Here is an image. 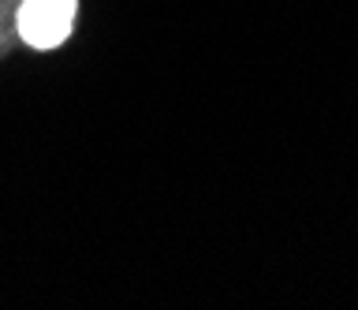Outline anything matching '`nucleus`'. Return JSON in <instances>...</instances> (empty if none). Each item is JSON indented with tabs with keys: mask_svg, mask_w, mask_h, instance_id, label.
I'll return each instance as SVG.
<instances>
[{
	"mask_svg": "<svg viewBox=\"0 0 358 310\" xmlns=\"http://www.w3.org/2000/svg\"><path fill=\"white\" fill-rule=\"evenodd\" d=\"M75 27V0H22L19 34L30 49H60Z\"/></svg>",
	"mask_w": 358,
	"mask_h": 310,
	"instance_id": "1",
	"label": "nucleus"
}]
</instances>
